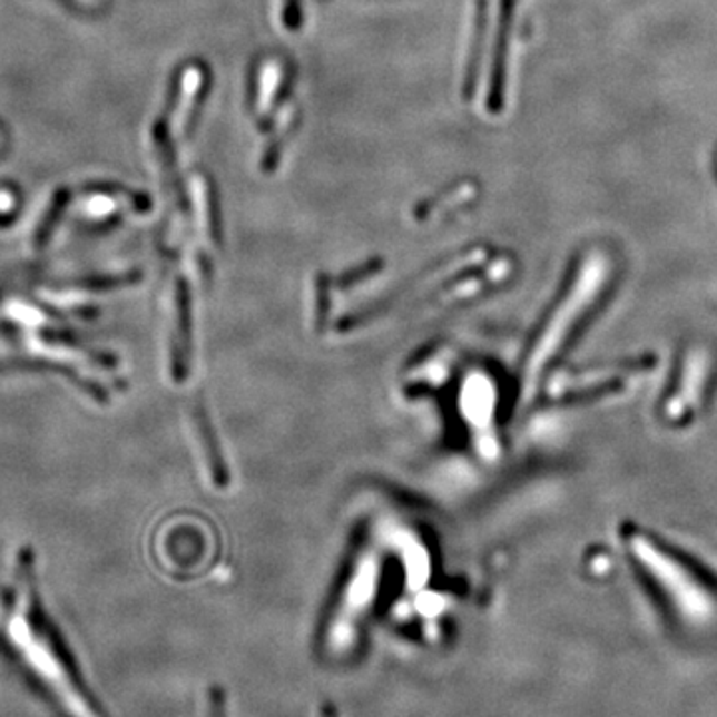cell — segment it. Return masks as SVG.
<instances>
[{"label": "cell", "mask_w": 717, "mask_h": 717, "mask_svg": "<svg viewBox=\"0 0 717 717\" xmlns=\"http://www.w3.org/2000/svg\"><path fill=\"white\" fill-rule=\"evenodd\" d=\"M517 0H501V27L499 38L494 45V57H492L491 88H489V100L487 106L492 114L501 112L502 100H504V76H507V45H509L510 24L514 14Z\"/></svg>", "instance_id": "cell-1"}, {"label": "cell", "mask_w": 717, "mask_h": 717, "mask_svg": "<svg viewBox=\"0 0 717 717\" xmlns=\"http://www.w3.org/2000/svg\"><path fill=\"white\" fill-rule=\"evenodd\" d=\"M484 0L477 2V19H474V32H472L471 55L466 60V72H464V98L471 100L474 86H477V72L481 62L482 38H484Z\"/></svg>", "instance_id": "cell-2"}, {"label": "cell", "mask_w": 717, "mask_h": 717, "mask_svg": "<svg viewBox=\"0 0 717 717\" xmlns=\"http://www.w3.org/2000/svg\"><path fill=\"white\" fill-rule=\"evenodd\" d=\"M285 27L297 30L302 27V10H299V0H285L284 10Z\"/></svg>", "instance_id": "cell-3"}]
</instances>
